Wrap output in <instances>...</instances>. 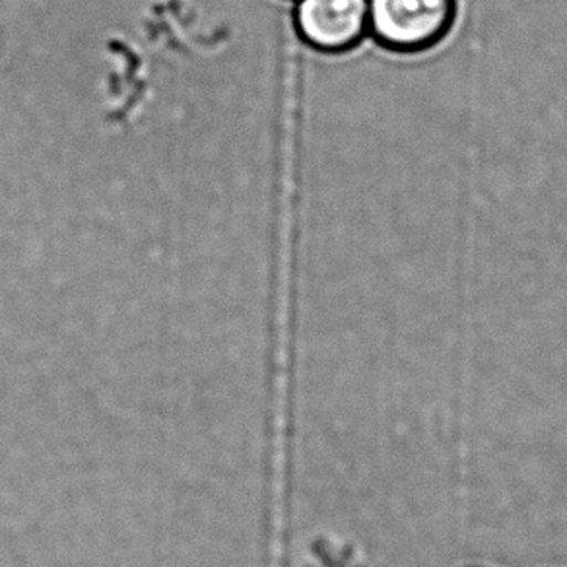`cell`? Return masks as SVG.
Returning a JSON list of instances; mask_svg holds the SVG:
<instances>
[{
  "mask_svg": "<svg viewBox=\"0 0 567 567\" xmlns=\"http://www.w3.org/2000/svg\"><path fill=\"white\" fill-rule=\"evenodd\" d=\"M458 0H370V35L394 53H422L450 35Z\"/></svg>",
  "mask_w": 567,
  "mask_h": 567,
  "instance_id": "1",
  "label": "cell"
},
{
  "mask_svg": "<svg viewBox=\"0 0 567 567\" xmlns=\"http://www.w3.org/2000/svg\"><path fill=\"white\" fill-rule=\"evenodd\" d=\"M293 22L309 48L347 53L370 33V0H298Z\"/></svg>",
  "mask_w": 567,
  "mask_h": 567,
  "instance_id": "2",
  "label": "cell"
}]
</instances>
